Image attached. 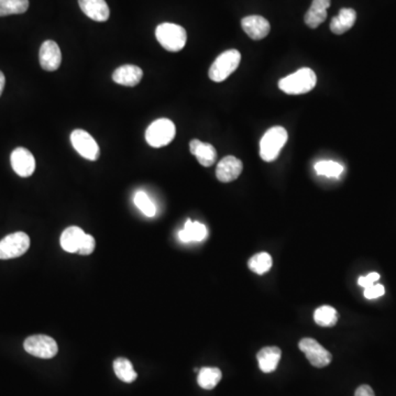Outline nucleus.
<instances>
[{
	"mask_svg": "<svg viewBox=\"0 0 396 396\" xmlns=\"http://www.w3.org/2000/svg\"><path fill=\"white\" fill-rule=\"evenodd\" d=\"M316 74L308 68H300L291 75L282 78L279 82L281 91L288 95H303L313 91L316 86Z\"/></svg>",
	"mask_w": 396,
	"mask_h": 396,
	"instance_id": "obj_1",
	"label": "nucleus"
},
{
	"mask_svg": "<svg viewBox=\"0 0 396 396\" xmlns=\"http://www.w3.org/2000/svg\"><path fill=\"white\" fill-rule=\"evenodd\" d=\"M288 131L285 128L277 126L270 128L260 141V156L265 162L277 160L281 150L288 141Z\"/></svg>",
	"mask_w": 396,
	"mask_h": 396,
	"instance_id": "obj_2",
	"label": "nucleus"
},
{
	"mask_svg": "<svg viewBox=\"0 0 396 396\" xmlns=\"http://www.w3.org/2000/svg\"><path fill=\"white\" fill-rule=\"evenodd\" d=\"M156 36L159 43L170 52H179L186 44V31L179 24L170 22L159 24L156 29Z\"/></svg>",
	"mask_w": 396,
	"mask_h": 396,
	"instance_id": "obj_3",
	"label": "nucleus"
},
{
	"mask_svg": "<svg viewBox=\"0 0 396 396\" xmlns=\"http://www.w3.org/2000/svg\"><path fill=\"white\" fill-rule=\"evenodd\" d=\"M241 54L238 50H228L221 53L212 63L210 68V80L216 83H220L227 80L240 64Z\"/></svg>",
	"mask_w": 396,
	"mask_h": 396,
	"instance_id": "obj_4",
	"label": "nucleus"
},
{
	"mask_svg": "<svg viewBox=\"0 0 396 396\" xmlns=\"http://www.w3.org/2000/svg\"><path fill=\"white\" fill-rule=\"evenodd\" d=\"M176 135L175 124L166 118L154 120L145 131V140L153 148H162L170 145Z\"/></svg>",
	"mask_w": 396,
	"mask_h": 396,
	"instance_id": "obj_5",
	"label": "nucleus"
},
{
	"mask_svg": "<svg viewBox=\"0 0 396 396\" xmlns=\"http://www.w3.org/2000/svg\"><path fill=\"white\" fill-rule=\"evenodd\" d=\"M30 247V238L26 233L18 231L0 240V260H9L24 256Z\"/></svg>",
	"mask_w": 396,
	"mask_h": 396,
	"instance_id": "obj_6",
	"label": "nucleus"
},
{
	"mask_svg": "<svg viewBox=\"0 0 396 396\" xmlns=\"http://www.w3.org/2000/svg\"><path fill=\"white\" fill-rule=\"evenodd\" d=\"M24 348L29 355L41 359H51L55 357L59 351L57 342L52 337L45 335H34L24 340Z\"/></svg>",
	"mask_w": 396,
	"mask_h": 396,
	"instance_id": "obj_7",
	"label": "nucleus"
},
{
	"mask_svg": "<svg viewBox=\"0 0 396 396\" xmlns=\"http://www.w3.org/2000/svg\"><path fill=\"white\" fill-rule=\"evenodd\" d=\"M71 143L76 152L86 160L97 161L101 156L98 143L87 131L76 129L71 133Z\"/></svg>",
	"mask_w": 396,
	"mask_h": 396,
	"instance_id": "obj_8",
	"label": "nucleus"
},
{
	"mask_svg": "<svg viewBox=\"0 0 396 396\" xmlns=\"http://www.w3.org/2000/svg\"><path fill=\"white\" fill-rule=\"evenodd\" d=\"M298 348L304 352L309 363L316 368H325L332 362V353L313 338H303L298 344Z\"/></svg>",
	"mask_w": 396,
	"mask_h": 396,
	"instance_id": "obj_9",
	"label": "nucleus"
},
{
	"mask_svg": "<svg viewBox=\"0 0 396 396\" xmlns=\"http://www.w3.org/2000/svg\"><path fill=\"white\" fill-rule=\"evenodd\" d=\"M11 166L21 177H29L36 171V159L28 149L17 148L10 156Z\"/></svg>",
	"mask_w": 396,
	"mask_h": 396,
	"instance_id": "obj_10",
	"label": "nucleus"
},
{
	"mask_svg": "<svg viewBox=\"0 0 396 396\" xmlns=\"http://www.w3.org/2000/svg\"><path fill=\"white\" fill-rule=\"evenodd\" d=\"M40 65L47 72H54L60 68L62 63V53L57 42L52 40L42 43L39 52Z\"/></svg>",
	"mask_w": 396,
	"mask_h": 396,
	"instance_id": "obj_11",
	"label": "nucleus"
},
{
	"mask_svg": "<svg viewBox=\"0 0 396 396\" xmlns=\"http://www.w3.org/2000/svg\"><path fill=\"white\" fill-rule=\"evenodd\" d=\"M242 170H244V164L238 158L233 156H225L218 163L216 176L220 182L229 183L238 179Z\"/></svg>",
	"mask_w": 396,
	"mask_h": 396,
	"instance_id": "obj_12",
	"label": "nucleus"
},
{
	"mask_svg": "<svg viewBox=\"0 0 396 396\" xmlns=\"http://www.w3.org/2000/svg\"><path fill=\"white\" fill-rule=\"evenodd\" d=\"M241 27L252 40L264 39L271 29L269 21L261 16L244 17L241 20Z\"/></svg>",
	"mask_w": 396,
	"mask_h": 396,
	"instance_id": "obj_13",
	"label": "nucleus"
},
{
	"mask_svg": "<svg viewBox=\"0 0 396 396\" xmlns=\"http://www.w3.org/2000/svg\"><path fill=\"white\" fill-rule=\"evenodd\" d=\"M142 76V70L139 66L126 64L115 71L114 74H112V80H114L115 83L119 84V85L135 87L140 83Z\"/></svg>",
	"mask_w": 396,
	"mask_h": 396,
	"instance_id": "obj_14",
	"label": "nucleus"
},
{
	"mask_svg": "<svg viewBox=\"0 0 396 396\" xmlns=\"http://www.w3.org/2000/svg\"><path fill=\"white\" fill-rule=\"evenodd\" d=\"M78 3L82 11L91 20L105 22L110 16V10L105 0H78Z\"/></svg>",
	"mask_w": 396,
	"mask_h": 396,
	"instance_id": "obj_15",
	"label": "nucleus"
},
{
	"mask_svg": "<svg viewBox=\"0 0 396 396\" xmlns=\"http://www.w3.org/2000/svg\"><path fill=\"white\" fill-rule=\"evenodd\" d=\"M189 150L193 156H196L197 161L205 168H210L215 163L217 159V151L214 148V145L210 143L202 142V141L194 140L189 143Z\"/></svg>",
	"mask_w": 396,
	"mask_h": 396,
	"instance_id": "obj_16",
	"label": "nucleus"
},
{
	"mask_svg": "<svg viewBox=\"0 0 396 396\" xmlns=\"http://www.w3.org/2000/svg\"><path fill=\"white\" fill-rule=\"evenodd\" d=\"M282 357V351L279 347H264L258 352L256 359L262 372L271 373L277 370V365Z\"/></svg>",
	"mask_w": 396,
	"mask_h": 396,
	"instance_id": "obj_17",
	"label": "nucleus"
},
{
	"mask_svg": "<svg viewBox=\"0 0 396 396\" xmlns=\"http://www.w3.org/2000/svg\"><path fill=\"white\" fill-rule=\"evenodd\" d=\"M330 7V0H313L311 8L305 15V24L309 28L316 29L327 18V9Z\"/></svg>",
	"mask_w": 396,
	"mask_h": 396,
	"instance_id": "obj_18",
	"label": "nucleus"
},
{
	"mask_svg": "<svg viewBox=\"0 0 396 396\" xmlns=\"http://www.w3.org/2000/svg\"><path fill=\"white\" fill-rule=\"evenodd\" d=\"M85 235L83 229L80 227H76V226L68 227L63 231L62 236H61V247L64 251L78 254Z\"/></svg>",
	"mask_w": 396,
	"mask_h": 396,
	"instance_id": "obj_19",
	"label": "nucleus"
},
{
	"mask_svg": "<svg viewBox=\"0 0 396 396\" xmlns=\"http://www.w3.org/2000/svg\"><path fill=\"white\" fill-rule=\"evenodd\" d=\"M207 228L204 223H198V221H193V220L187 219L185 223L184 228L179 231V238L182 242H200L205 240L207 237Z\"/></svg>",
	"mask_w": 396,
	"mask_h": 396,
	"instance_id": "obj_20",
	"label": "nucleus"
},
{
	"mask_svg": "<svg viewBox=\"0 0 396 396\" xmlns=\"http://www.w3.org/2000/svg\"><path fill=\"white\" fill-rule=\"evenodd\" d=\"M357 20V13L351 8L340 9L338 16L332 18L330 30L335 34H344L353 27Z\"/></svg>",
	"mask_w": 396,
	"mask_h": 396,
	"instance_id": "obj_21",
	"label": "nucleus"
},
{
	"mask_svg": "<svg viewBox=\"0 0 396 396\" xmlns=\"http://www.w3.org/2000/svg\"><path fill=\"white\" fill-rule=\"evenodd\" d=\"M114 371L117 378L126 383H132L138 378L137 372L133 369L131 361L126 358H117L114 361Z\"/></svg>",
	"mask_w": 396,
	"mask_h": 396,
	"instance_id": "obj_22",
	"label": "nucleus"
},
{
	"mask_svg": "<svg viewBox=\"0 0 396 396\" xmlns=\"http://www.w3.org/2000/svg\"><path fill=\"white\" fill-rule=\"evenodd\" d=\"M223 378V373L218 368H202L198 372L197 382L204 390H212Z\"/></svg>",
	"mask_w": 396,
	"mask_h": 396,
	"instance_id": "obj_23",
	"label": "nucleus"
},
{
	"mask_svg": "<svg viewBox=\"0 0 396 396\" xmlns=\"http://www.w3.org/2000/svg\"><path fill=\"white\" fill-rule=\"evenodd\" d=\"M314 321L318 326L332 327L337 324L338 313L332 306H321L314 313Z\"/></svg>",
	"mask_w": 396,
	"mask_h": 396,
	"instance_id": "obj_24",
	"label": "nucleus"
},
{
	"mask_svg": "<svg viewBox=\"0 0 396 396\" xmlns=\"http://www.w3.org/2000/svg\"><path fill=\"white\" fill-rule=\"evenodd\" d=\"M272 258L267 252H260L254 254L248 261L249 269L256 274L262 275L270 271L272 267Z\"/></svg>",
	"mask_w": 396,
	"mask_h": 396,
	"instance_id": "obj_25",
	"label": "nucleus"
},
{
	"mask_svg": "<svg viewBox=\"0 0 396 396\" xmlns=\"http://www.w3.org/2000/svg\"><path fill=\"white\" fill-rule=\"evenodd\" d=\"M29 8V0H0V17L20 15Z\"/></svg>",
	"mask_w": 396,
	"mask_h": 396,
	"instance_id": "obj_26",
	"label": "nucleus"
},
{
	"mask_svg": "<svg viewBox=\"0 0 396 396\" xmlns=\"http://www.w3.org/2000/svg\"><path fill=\"white\" fill-rule=\"evenodd\" d=\"M344 166L335 161H319L315 164V171L318 175L326 177H339L344 172Z\"/></svg>",
	"mask_w": 396,
	"mask_h": 396,
	"instance_id": "obj_27",
	"label": "nucleus"
},
{
	"mask_svg": "<svg viewBox=\"0 0 396 396\" xmlns=\"http://www.w3.org/2000/svg\"><path fill=\"white\" fill-rule=\"evenodd\" d=\"M135 206H137L141 212L145 214L147 217H154L156 214V205L153 204L152 200H150V197L145 194V192H137L135 195Z\"/></svg>",
	"mask_w": 396,
	"mask_h": 396,
	"instance_id": "obj_28",
	"label": "nucleus"
},
{
	"mask_svg": "<svg viewBox=\"0 0 396 396\" xmlns=\"http://www.w3.org/2000/svg\"><path fill=\"white\" fill-rule=\"evenodd\" d=\"M95 246H96V242H95L94 237L86 233L78 254H82V256H88V254H93L94 250H95Z\"/></svg>",
	"mask_w": 396,
	"mask_h": 396,
	"instance_id": "obj_29",
	"label": "nucleus"
},
{
	"mask_svg": "<svg viewBox=\"0 0 396 396\" xmlns=\"http://www.w3.org/2000/svg\"><path fill=\"white\" fill-rule=\"evenodd\" d=\"M384 293H386V288H384L383 285L376 283V284L371 285L369 288H365L363 295H365L367 300H376V298L383 296Z\"/></svg>",
	"mask_w": 396,
	"mask_h": 396,
	"instance_id": "obj_30",
	"label": "nucleus"
},
{
	"mask_svg": "<svg viewBox=\"0 0 396 396\" xmlns=\"http://www.w3.org/2000/svg\"><path fill=\"white\" fill-rule=\"evenodd\" d=\"M379 280H380V274L376 272H371L368 275H365V277H359L358 284L362 286L363 288H367L371 286V285L376 284Z\"/></svg>",
	"mask_w": 396,
	"mask_h": 396,
	"instance_id": "obj_31",
	"label": "nucleus"
},
{
	"mask_svg": "<svg viewBox=\"0 0 396 396\" xmlns=\"http://www.w3.org/2000/svg\"><path fill=\"white\" fill-rule=\"evenodd\" d=\"M355 396H376L372 388L369 386H361L357 388Z\"/></svg>",
	"mask_w": 396,
	"mask_h": 396,
	"instance_id": "obj_32",
	"label": "nucleus"
},
{
	"mask_svg": "<svg viewBox=\"0 0 396 396\" xmlns=\"http://www.w3.org/2000/svg\"><path fill=\"white\" fill-rule=\"evenodd\" d=\"M5 75H3V73L0 71V96H1V94H3V88H5Z\"/></svg>",
	"mask_w": 396,
	"mask_h": 396,
	"instance_id": "obj_33",
	"label": "nucleus"
}]
</instances>
